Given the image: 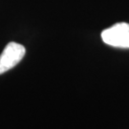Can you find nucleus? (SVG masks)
I'll list each match as a JSON object with an SVG mask.
<instances>
[{"label":"nucleus","instance_id":"obj_1","mask_svg":"<svg viewBox=\"0 0 129 129\" xmlns=\"http://www.w3.org/2000/svg\"><path fill=\"white\" fill-rule=\"evenodd\" d=\"M103 42L112 47L129 48V23H117L102 33Z\"/></svg>","mask_w":129,"mask_h":129},{"label":"nucleus","instance_id":"obj_2","mask_svg":"<svg viewBox=\"0 0 129 129\" xmlns=\"http://www.w3.org/2000/svg\"><path fill=\"white\" fill-rule=\"evenodd\" d=\"M26 54L23 45L16 42H10L0 55V75L13 69L22 60Z\"/></svg>","mask_w":129,"mask_h":129}]
</instances>
